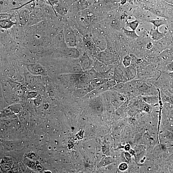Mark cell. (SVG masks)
Returning a JSON list of instances; mask_svg holds the SVG:
<instances>
[{"instance_id":"5bb4252c","label":"cell","mask_w":173,"mask_h":173,"mask_svg":"<svg viewBox=\"0 0 173 173\" xmlns=\"http://www.w3.org/2000/svg\"><path fill=\"white\" fill-rule=\"evenodd\" d=\"M124 32L126 36L132 39H136L139 37L135 31H130L124 29Z\"/></svg>"},{"instance_id":"4fadbf2b","label":"cell","mask_w":173,"mask_h":173,"mask_svg":"<svg viewBox=\"0 0 173 173\" xmlns=\"http://www.w3.org/2000/svg\"><path fill=\"white\" fill-rule=\"evenodd\" d=\"M151 36L154 40L157 41L163 37V34L159 31L157 28L156 29H154L152 31Z\"/></svg>"},{"instance_id":"8992f818","label":"cell","mask_w":173,"mask_h":173,"mask_svg":"<svg viewBox=\"0 0 173 173\" xmlns=\"http://www.w3.org/2000/svg\"><path fill=\"white\" fill-rule=\"evenodd\" d=\"M28 71L34 75H39L42 74L44 72V69L41 66L37 64H31L27 65Z\"/></svg>"},{"instance_id":"6da1fadb","label":"cell","mask_w":173,"mask_h":173,"mask_svg":"<svg viewBox=\"0 0 173 173\" xmlns=\"http://www.w3.org/2000/svg\"><path fill=\"white\" fill-rule=\"evenodd\" d=\"M64 38L66 45L69 48H75L77 45L76 35L70 27H66L64 29Z\"/></svg>"},{"instance_id":"d6986e66","label":"cell","mask_w":173,"mask_h":173,"mask_svg":"<svg viewBox=\"0 0 173 173\" xmlns=\"http://www.w3.org/2000/svg\"><path fill=\"white\" fill-rule=\"evenodd\" d=\"M14 93L15 95L18 97L22 96L23 95L24 91H23L21 88L14 91Z\"/></svg>"},{"instance_id":"7402d4cb","label":"cell","mask_w":173,"mask_h":173,"mask_svg":"<svg viewBox=\"0 0 173 173\" xmlns=\"http://www.w3.org/2000/svg\"><path fill=\"white\" fill-rule=\"evenodd\" d=\"M128 168L127 165L125 163H123L121 164L119 166V169L122 171L126 170Z\"/></svg>"},{"instance_id":"3957f363","label":"cell","mask_w":173,"mask_h":173,"mask_svg":"<svg viewBox=\"0 0 173 173\" xmlns=\"http://www.w3.org/2000/svg\"><path fill=\"white\" fill-rule=\"evenodd\" d=\"M113 66L112 65H108L99 60H96L93 64L94 69L101 74L107 72Z\"/></svg>"},{"instance_id":"44dd1931","label":"cell","mask_w":173,"mask_h":173,"mask_svg":"<svg viewBox=\"0 0 173 173\" xmlns=\"http://www.w3.org/2000/svg\"><path fill=\"white\" fill-rule=\"evenodd\" d=\"M42 101V97L40 95H38L34 100V102L37 105L40 104Z\"/></svg>"},{"instance_id":"2e32d148","label":"cell","mask_w":173,"mask_h":173,"mask_svg":"<svg viewBox=\"0 0 173 173\" xmlns=\"http://www.w3.org/2000/svg\"><path fill=\"white\" fill-rule=\"evenodd\" d=\"M139 23L137 20H135L128 23V26L132 30L135 31L139 25Z\"/></svg>"},{"instance_id":"7a4b0ae2","label":"cell","mask_w":173,"mask_h":173,"mask_svg":"<svg viewBox=\"0 0 173 173\" xmlns=\"http://www.w3.org/2000/svg\"><path fill=\"white\" fill-rule=\"evenodd\" d=\"M115 73L113 79L118 83L126 82L125 68L122 64L118 65L115 67Z\"/></svg>"},{"instance_id":"cb8c5ba5","label":"cell","mask_w":173,"mask_h":173,"mask_svg":"<svg viewBox=\"0 0 173 173\" xmlns=\"http://www.w3.org/2000/svg\"><path fill=\"white\" fill-rule=\"evenodd\" d=\"M153 44L151 43H150L147 44L146 48L147 49H150L153 47Z\"/></svg>"},{"instance_id":"4316f807","label":"cell","mask_w":173,"mask_h":173,"mask_svg":"<svg viewBox=\"0 0 173 173\" xmlns=\"http://www.w3.org/2000/svg\"><path fill=\"white\" fill-rule=\"evenodd\" d=\"M77 1H82V0H76Z\"/></svg>"},{"instance_id":"603a6c76","label":"cell","mask_w":173,"mask_h":173,"mask_svg":"<svg viewBox=\"0 0 173 173\" xmlns=\"http://www.w3.org/2000/svg\"><path fill=\"white\" fill-rule=\"evenodd\" d=\"M126 156H127L126 157L128 161L130 160L131 159V156L129 153L128 152H126Z\"/></svg>"},{"instance_id":"ba28073f","label":"cell","mask_w":173,"mask_h":173,"mask_svg":"<svg viewBox=\"0 0 173 173\" xmlns=\"http://www.w3.org/2000/svg\"><path fill=\"white\" fill-rule=\"evenodd\" d=\"M85 73L87 75L91 82L96 79L100 78L101 75H102L101 73L96 71L94 68L85 71Z\"/></svg>"},{"instance_id":"277c9868","label":"cell","mask_w":173,"mask_h":173,"mask_svg":"<svg viewBox=\"0 0 173 173\" xmlns=\"http://www.w3.org/2000/svg\"><path fill=\"white\" fill-rule=\"evenodd\" d=\"M80 64L83 71L85 72L92 69L93 66L90 59L87 54H85L81 58Z\"/></svg>"},{"instance_id":"9c48e42d","label":"cell","mask_w":173,"mask_h":173,"mask_svg":"<svg viewBox=\"0 0 173 173\" xmlns=\"http://www.w3.org/2000/svg\"><path fill=\"white\" fill-rule=\"evenodd\" d=\"M89 92L88 88L82 87L79 88L74 93V95L77 97H81L86 96Z\"/></svg>"},{"instance_id":"ffe728a7","label":"cell","mask_w":173,"mask_h":173,"mask_svg":"<svg viewBox=\"0 0 173 173\" xmlns=\"http://www.w3.org/2000/svg\"><path fill=\"white\" fill-rule=\"evenodd\" d=\"M38 96V93L36 91H31L28 93L27 97L29 98H36Z\"/></svg>"},{"instance_id":"9a60e30c","label":"cell","mask_w":173,"mask_h":173,"mask_svg":"<svg viewBox=\"0 0 173 173\" xmlns=\"http://www.w3.org/2000/svg\"><path fill=\"white\" fill-rule=\"evenodd\" d=\"M132 58L131 56L128 55L126 56L123 58L122 64L123 66L127 68L131 65Z\"/></svg>"},{"instance_id":"484cf974","label":"cell","mask_w":173,"mask_h":173,"mask_svg":"<svg viewBox=\"0 0 173 173\" xmlns=\"http://www.w3.org/2000/svg\"><path fill=\"white\" fill-rule=\"evenodd\" d=\"M51 171H44V172H49V173H50L51 172Z\"/></svg>"},{"instance_id":"5b68a950","label":"cell","mask_w":173,"mask_h":173,"mask_svg":"<svg viewBox=\"0 0 173 173\" xmlns=\"http://www.w3.org/2000/svg\"><path fill=\"white\" fill-rule=\"evenodd\" d=\"M125 72L126 82L135 79L138 73L137 69L131 65L125 68Z\"/></svg>"},{"instance_id":"52a82bcc","label":"cell","mask_w":173,"mask_h":173,"mask_svg":"<svg viewBox=\"0 0 173 173\" xmlns=\"http://www.w3.org/2000/svg\"><path fill=\"white\" fill-rule=\"evenodd\" d=\"M142 100L147 104L155 105L159 102V96H141Z\"/></svg>"},{"instance_id":"30bf717a","label":"cell","mask_w":173,"mask_h":173,"mask_svg":"<svg viewBox=\"0 0 173 173\" xmlns=\"http://www.w3.org/2000/svg\"><path fill=\"white\" fill-rule=\"evenodd\" d=\"M69 69L72 73L80 74L84 72L80 63H73Z\"/></svg>"},{"instance_id":"d4e9b609","label":"cell","mask_w":173,"mask_h":173,"mask_svg":"<svg viewBox=\"0 0 173 173\" xmlns=\"http://www.w3.org/2000/svg\"><path fill=\"white\" fill-rule=\"evenodd\" d=\"M126 150H130V146L129 145H128L126 146Z\"/></svg>"},{"instance_id":"8fae6325","label":"cell","mask_w":173,"mask_h":173,"mask_svg":"<svg viewBox=\"0 0 173 173\" xmlns=\"http://www.w3.org/2000/svg\"><path fill=\"white\" fill-rule=\"evenodd\" d=\"M14 24V23L11 19L1 20V27L5 29H8L11 27Z\"/></svg>"},{"instance_id":"7c38bea8","label":"cell","mask_w":173,"mask_h":173,"mask_svg":"<svg viewBox=\"0 0 173 173\" xmlns=\"http://www.w3.org/2000/svg\"><path fill=\"white\" fill-rule=\"evenodd\" d=\"M67 56L70 57L76 58L80 56V53L75 48H70L66 52Z\"/></svg>"},{"instance_id":"ac0fdd59","label":"cell","mask_w":173,"mask_h":173,"mask_svg":"<svg viewBox=\"0 0 173 173\" xmlns=\"http://www.w3.org/2000/svg\"><path fill=\"white\" fill-rule=\"evenodd\" d=\"M10 109L14 113H17L21 111V107L19 105H14L10 107Z\"/></svg>"},{"instance_id":"e0dca14e","label":"cell","mask_w":173,"mask_h":173,"mask_svg":"<svg viewBox=\"0 0 173 173\" xmlns=\"http://www.w3.org/2000/svg\"><path fill=\"white\" fill-rule=\"evenodd\" d=\"M157 28L165 24V22L162 19H156L149 21Z\"/></svg>"}]
</instances>
